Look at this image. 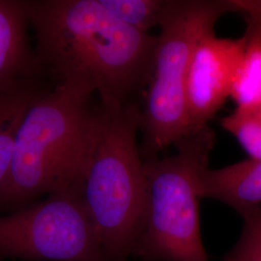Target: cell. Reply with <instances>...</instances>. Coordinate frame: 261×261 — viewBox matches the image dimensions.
<instances>
[{"label": "cell", "instance_id": "cell-3", "mask_svg": "<svg viewBox=\"0 0 261 261\" xmlns=\"http://www.w3.org/2000/svg\"><path fill=\"white\" fill-rule=\"evenodd\" d=\"M137 103L97 106L80 193L107 261H127L142 227L147 180Z\"/></svg>", "mask_w": 261, "mask_h": 261}, {"label": "cell", "instance_id": "cell-9", "mask_svg": "<svg viewBox=\"0 0 261 261\" xmlns=\"http://www.w3.org/2000/svg\"><path fill=\"white\" fill-rule=\"evenodd\" d=\"M199 195L233 208L239 214L261 205V160L249 158L219 168H204L199 175Z\"/></svg>", "mask_w": 261, "mask_h": 261}, {"label": "cell", "instance_id": "cell-6", "mask_svg": "<svg viewBox=\"0 0 261 261\" xmlns=\"http://www.w3.org/2000/svg\"><path fill=\"white\" fill-rule=\"evenodd\" d=\"M107 261L80 191L0 213V261Z\"/></svg>", "mask_w": 261, "mask_h": 261}, {"label": "cell", "instance_id": "cell-1", "mask_svg": "<svg viewBox=\"0 0 261 261\" xmlns=\"http://www.w3.org/2000/svg\"><path fill=\"white\" fill-rule=\"evenodd\" d=\"M28 10L38 63L53 87L123 107L149 84L158 37L122 22L100 0H28Z\"/></svg>", "mask_w": 261, "mask_h": 261}, {"label": "cell", "instance_id": "cell-14", "mask_svg": "<svg viewBox=\"0 0 261 261\" xmlns=\"http://www.w3.org/2000/svg\"><path fill=\"white\" fill-rule=\"evenodd\" d=\"M242 231L222 261H261V206L243 212Z\"/></svg>", "mask_w": 261, "mask_h": 261}, {"label": "cell", "instance_id": "cell-7", "mask_svg": "<svg viewBox=\"0 0 261 261\" xmlns=\"http://www.w3.org/2000/svg\"><path fill=\"white\" fill-rule=\"evenodd\" d=\"M244 46V37H217L214 31L206 33L197 41L187 79L190 132L208 126V122L231 96Z\"/></svg>", "mask_w": 261, "mask_h": 261}, {"label": "cell", "instance_id": "cell-5", "mask_svg": "<svg viewBox=\"0 0 261 261\" xmlns=\"http://www.w3.org/2000/svg\"><path fill=\"white\" fill-rule=\"evenodd\" d=\"M228 12H236L233 0H169L160 25L153 73L140 130L144 153L156 158L190 133L187 108V79L197 41Z\"/></svg>", "mask_w": 261, "mask_h": 261}, {"label": "cell", "instance_id": "cell-13", "mask_svg": "<svg viewBox=\"0 0 261 261\" xmlns=\"http://www.w3.org/2000/svg\"><path fill=\"white\" fill-rule=\"evenodd\" d=\"M221 124L237 139L250 158L261 160V103L236 108Z\"/></svg>", "mask_w": 261, "mask_h": 261}, {"label": "cell", "instance_id": "cell-10", "mask_svg": "<svg viewBox=\"0 0 261 261\" xmlns=\"http://www.w3.org/2000/svg\"><path fill=\"white\" fill-rule=\"evenodd\" d=\"M247 29L242 61L231 91L236 108L261 103V0H233Z\"/></svg>", "mask_w": 261, "mask_h": 261}, {"label": "cell", "instance_id": "cell-4", "mask_svg": "<svg viewBox=\"0 0 261 261\" xmlns=\"http://www.w3.org/2000/svg\"><path fill=\"white\" fill-rule=\"evenodd\" d=\"M214 143V132L205 126L178 140L175 154L145 160L146 209L132 256L208 261L200 233L198 182Z\"/></svg>", "mask_w": 261, "mask_h": 261}, {"label": "cell", "instance_id": "cell-8", "mask_svg": "<svg viewBox=\"0 0 261 261\" xmlns=\"http://www.w3.org/2000/svg\"><path fill=\"white\" fill-rule=\"evenodd\" d=\"M28 28V0H0V89L47 84Z\"/></svg>", "mask_w": 261, "mask_h": 261}, {"label": "cell", "instance_id": "cell-2", "mask_svg": "<svg viewBox=\"0 0 261 261\" xmlns=\"http://www.w3.org/2000/svg\"><path fill=\"white\" fill-rule=\"evenodd\" d=\"M92 98L49 86L30 103L0 192V213L33 204L58 191H80L97 109Z\"/></svg>", "mask_w": 261, "mask_h": 261}, {"label": "cell", "instance_id": "cell-12", "mask_svg": "<svg viewBox=\"0 0 261 261\" xmlns=\"http://www.w3.org/2000/svg\"><path fill=\"white\" fill-rule=\"evenodd\" d=\"M122 22L143 33L160 28L168 11L169 0H100Z\"/></svg>", "mask_w": 261, "mask_h": 261}, {"label": "cell", "instance_id": "cell-11", "mask_svg": "<svg viewBox=\"0 0 261 261\" xmlns=\"http://www.w3.org/2000/svg\"><path fill=\"white\" fill-rule=\"evenodd\" d=\"M49 86L39 84L0 89V192L9 174L19 124L30 103Z\"/></svg>", "mask_w": 261, "mask_h": 261}]
</instances>
